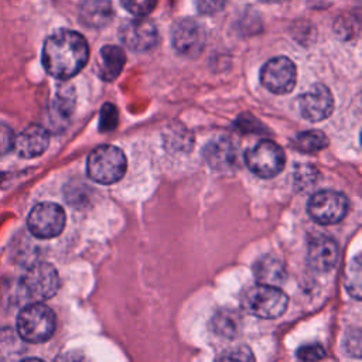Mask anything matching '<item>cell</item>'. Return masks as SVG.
Returning a JSON list of instances; mask_svg holds the SVG:
<instances>
[{"mask_svg": "<svg viewBox=\"0 0 362 362\" xmlns=\"http://www.w3.org/2000/svg\"><path fill=\"white\" fill-rule=\"evenodd\" d=\"M89 47L85 37L72 30H58L44 41L42 66L57 79H69L86 65Z\"/></svg>", "mask_w": 362, "mask_h": 362, "instance_id": "6da1fadb", "label": "cell"}, {"mask_svg": "<svg viewBox=\"0 0 362 362\" xmlns=\"http://www.w3.org/2000/svg\"><path fill=\"white\" fill-rule=\"evenodd\" d=\"M57 320L54 311L40 301L27 304L17 317L18 337L31 344L48 341L55 331Z\"/></svg>", "mask_w": 362, "mask_h": 362, "instance_id": "7a4b0ae2", "label": "cell"}, {"mask_svg": "<svg viewBox=\"0 0 362 362\" xmlns=\"http://www.w3.org/2000/svg\"><path fill=\"white\" fill-rule=\"evenodd\" d=\"M126 167L124 153L110 144H103L92 150L86 163L89 178L103 185L117 182L124 175Z\"/></svg>", "mask_w": 362, "mask_h": 362, "instance_id": "3957f363", "label": "cell"}, {"mask_svg": "<svg viewBox=\"0 0 362 362\" xmlns=\"http://www.w3.org/2000/svg\"><path fill=\"white\" fill-rule=\"evenodd\" d=\"M243 307L257 318L272 320L284 314L288 305V297L277 286L256 284L243 294Z\"/></svg>", "mask_w": 362, "mask_h": 362, "instance_id": "277c9868", "label": "cell"}, {"mask_svg": "<svg viewBox=\"0 0 362 362\" xmlns=\"http://www.w3.org/2000/svg\"><path fill=\"white\" fill-rule=\"evenodd\" d=\"M245 161L253 174L262 178H272L283 170L286 156L277 143L262 140L245 153Z\"/></svg>", "mask_w": 362, "mask_h": 362, "instance_id": "5b68a950", "label": "cell"}, {"mask_svg": "<svg viewBox=\"0 0 362 362\" xmlns=\"http://www.w3.org/2000/svg\"><path fill=\"white\" fill-rule=\"evenodd\" d=\"M21 286L33 301L42 303L58 291L59 277L52 264L37 262L25 270L21 279Z\"/></svg>", "mask_w": 362, "mask_h": 362, "instance_id": "8992f818", "label": "cell"}, {"mask_svg": "<svg viewBox=\"0 0 362 362\" xmlns=\"http://www.w3.org/2000/svg\"><path fill=\"white\" fill-rule=\"evenodd\" d=\"M65 211L55 202L37 204L27 216L28 230L40 239L58 236L65 228Z\"/></svg>", "mask_w": 362, "mask_h": 362, "instance_id": "52a82bcc", "label": "cell"}, {"mask_svg": "<svg viewBox=\"0 0 362 362\" xmlns=\"http://www.w3.org/2000/svg\"><path fill=\"white\" fill-rule=\"evenodd\" d=\"M348 198L338 191L324 189L314 194L308 201L310 216L322 225L338 223L348 214Z\"/></svg>", "mask_w": 362, "mask_h": 362, "instance_id": "ba28073f", "label": "cell"}, {"mask_svg": "<svg viewBox=\"0 0 362 362\" xmlns=\"http://www.w3.org/2000/svg\"><path fill=\"white\" fill-rule=\"evenodd\" d=\"M296 65L287 57H276L269 59L260 71L262 85L277 95L288 93L296 85Z\"/></svg>", "mask_w": 362, "mask_h": 362, "instance_id": "9c48e42d", "label": "cell"}, {"mask_svg": "<svg viewBox=\"0 0 362 362\" xmlns=\"http://www.w3.org/2000/svg\"><path fill=\"white\" fill-rule=\"evenodd\" d=\"M171 40L175 51L187 58H197L206 41L205 30L204 27L192 20V18H184L175 23L171 33Z\"/></svg>", "mask_w": 362, "mask_h": 362, "instance_id": "30bf717a", "label": "cell"}, {"mask_svg": "<svg viewBox=\"0 0 362 362\" xmlns=\"http://www.w3.org/2000/svg\"><path fill=\"white\" fill-rule=\"evenodd\" d=\"M119 37L129 49L134 52H147L156 47L158 31L150 20L134 18L120 27Z\"/></svg>", "mask_w": 362, "mask_h": 362, "instance_id": "8fae6325", "label": "cell"}, {"mask_svg": "<svg viewBox=\"0 0 362 362\" xmlns=\"http://www.w3.org/2000/svg\"><path fill=\"white\" fill-rule=\"evenodd\" d=\"M300 112L310 122H321L334 110V98L331 90L322 83L313 85L298 98Z\"/></svg>", "mask_w": 362, "mask_h": 362, "instance_id": "7c38bea8", "label": "cell"}, {"mask_svg": "<svg viewBox=\"0 0 362 362\" xmlns=\"http://www.w3.org/2000/svg\"><path fill=\"white\" fill-rule=\"evenodd\" d=\"M49 144V133L40 124H31L14 137L13 150L23 158L41 156Z\"/></svg>", "mask_w": 362, "mask_h": 362, "instance_id": "4fadbf2b", "label": "cell"}, {"mask_svg": "<svg viewBox=\"0 0 362 362\" xmlns=\"http://www.w3.org/2000/svg\"><path fill=\"white\" fill-rule=\"evenodd\" d=\"M338 245L329 236H317L310 240L307 250V263L317 272L331 270L338 260Z\"/></svg>", "mask_w": 362, "mask_h": 362, "instance_id": "5bb4252c", "label": "cell"}, {"mask_svg": "<svg viewBox=\"0 0 362 362\" xmlns=\"http://www.w3.org/2000/svg\"><path fill=\"white\" fill-rule=\"evenodd\" d=\"M204 158L218 171H229L235 168L238 161V148L228 137L211 140L204 148Z\"/></svg>", "mask_w": 362, "mask_h": 362, "instance_id": "9a60e30c", "label": "cell"}, {"mask_svg": "<svg viewBox=\"0 0 362 362\" xmlns=\"http://www.w3.org/2000/svg\"><path fill=\"white\" fill-rule=\"evenodd\" d=\"M124 64H126V57L120 47L105 45L99 51V58L96 64L98 75L100 79L106 82H112L120 75Z\"/></svg>", "mask_w": 362, "mask_h": 362, "instance_id": "2e32d148", "label": "cell"}, {"mask_svg": "<svg viewBox=\"0 0 362 362\" xmlns=\"http://www.w3.org/2000/svg\"><path fill=\"white\" fill-rule=\"evenodd\" d=\"M79 18L88 27H105L113 18L112 4L107 0H86L81 6Z\"/></svg>", "mask_w": 362, "mask_h": 362, "instance_id": "e0dca14e", "label": "cell"}, {"mask_svg": "<svg viewBox=\"0 0 362 362\" xmlns=\"http://www.w3.org/2000/svg\"><path fill=\"white\" fill-rule=\"evenodd\" d=\"M255 273L260 284H269V286H277L286 277V270L283 263L279 259L272 256L260 259L256 263Z\"/></svg>", "mask_w": 362, "mask_h": 362, "instance_id": "ac0fdd59", "label": "cell"}, {"mask_svg": "<svg viewBox=\"0 0 362 362\" xmlns=\"http://www.w3.org/2000/svg\"><path fill=\"white\" fill-rule=\"evenodd\" d=\"M291 146L301 153H315L328 146V139L320 130H305L294 137Z\"/></svg>", "mask_w": 362, "mask_h": 362, "instance_id": "d6986e66", "label": "cell"}, {"mask_svg": "<svg viewBox=\"0 0 362 362\" xmlns=\"http://www.w3.org/2000/svg\"><path fill=\"white\" fill-rule=\"evenodd\" d=\"M212 325L218 335L233 338L239 331L240 317L233 310H222L216 315H214Z\"/></svg>", "mask_w": 362, "mask_h": 362, "instance_id": "ffe728a7", "label": "cell"}, {"mask_svg": "<svg viewBox=\"0 0 362 362\" xmlns=\"http://www.w3.org/2000/svg\"><path fill=\"white\" fill-rule=\"evenodd\" d=\"M74 102H75V98H74L72 89L58 93V96L54 99L52 109H51V117L54 123L66 124V122L69 120L74 112V105H75Z\"/></svg>", "mask_w": 362, "mask_h": 362, "instance_id": "44dd1931", "label": "cell"}, {"mask_svg": "<svg viewBox=\"0 0 362 362\" xmlns=\"http://www.w3.org/2000/svg\"><path fill=\"white\" fill-rule=\"evenodd\" d=\"M361 256L358 255L351 260L345 274V286L349 294L356 300L361 298Z\"/></svg>", "mask_w": 362, "mask_h": 362, "instance_id": "7402d4cb", "label": "cell"}, {"mask_svg": "<svg viewBox=\"0 0 362 362\" xmlns=\"http://www.w3.org/2000/svg\"><path fill=\"white\" fill-rule=\"evenodd\" d=\"M215 362H255V356L249 346L235 345L222 351Z\"/></svg>", "mask_w": 362, "mask_h": 362, "instance_id": "603a6c76", "label": "cell"}, {"mask_svg": "<svg viewBox=\"0 0 362 362\" xmlns=\"http://www.w3.org/2000/svg\"><path fill=\"white\" fill-rule=\"evenodd\" d=\"M18 338L11 332V329L6 328L0 331V361L10 362L11 355L16 351V345H18Z\"/></svg>", "mask_w": 362, "mask_h": 362, "instance_id": "cb8c5ba5", "label": "cell"}, {"mask_svg": "<svg viewBox=\"0 0 362 362\" xmlns=\"http://www.w3.org/2000/svg\"><path fill=\"white\" fill-rule=\"evenodd\" d=\"M120 3L130 14L144 17L154 10L157 0H120Z\"/></svg>", "mask_w": 362, "mask_h": 362, "instance_id": "d4e9b609", "label": "cell"}, {"mask_svg": "<svg viewBox=\"0 0 362 362\" xmlns=\"http://www.w3.org/2000/svg\"><path fill=\"white\" fill-rule=\"evenodd\" d=\"M119 122V113L115 105L105 103L100 109V117H99V129L102 132H110L117 126Z\"/></svg>", "mask_w": 362, "mask_h": 362, "instance_id": "484cf974", "label": "cell"}, {"mask_svg": "<svg viewBox=\"0 0 362 362\" xmlns=\"http://www.w3.org/2000/svg\"><path fill=\"white\" fill-rule=\"evenodd\" d=\"M297 356L304 362H314L325 356V349L320 344H308L298 348Z\"/></svg>", "mask_w": 362, "mask_h": 362, "instance_id": "4316f807", "label": "cell"}, {"mask_svg": "<svg viewBox=\"0 0 362 362\" xmlns=\"http://www.w3.org/2000/svg\"><path fill=\"white\" fill-rule=\"evenodd\" d=\"M14 137L16 136H14L13 130L7 124L0 123V156L7 154L13 150Z\"/></svg>", "mask_w": 362, "mask_h": 362, "instance_id": "83f0119b", "label": "cell"}, {"mask_svg": "<svg viewBox=\"0 0 362 362\" xmlns=\"http://www.w3.org/2000/svg\"><path fill=\"white\" fill-rule=\"evenodd\" d=\"M226 0H195V6L202 14H215L221 11Z\"/></svg>", "mask_w": 362, "mask_h": 362, "instance_id": "f1b7e54d", "label": "cell"}, {"mask_svg": "<svg viewBox=\"0 0 362 362\" xmlns=\"http://www.w3.org/2000/svg\"><path fill=\"white\" fill-rule=\"evenodd\" d=\"M55 362H89L86 356L78 351H68L61 354Z\"/></svg>", "mask_w": 362, "mask_h": 362, "instance_id": "f546056e", "label": "cell"}, {"mask_svg": "<svg viewBox=\"0 0 362 362\" xmlns=\"http://www.w3.org/2000/svg\"><path fill=\"white\" fill-rule=\"evenodd\" d=\"M20 362H44V361H41V359H38V358H27V359H23V361H20Z\"/></svg>", "mask_w": 362, "mask_h": 362, "instance_id": "4dcf8cb0", "label": "cell"}, {"mask_svg": "<svg viewBox=\"0 0 362 362\" xmlns=\"http://www.w3.org/2000/svg\"><path fill=\"white\" fill-rule=\"evenodd\" d=\"M263 1H280V0H263Z\"/></svg>", "mask_w": 362, "mask_h": 362, "instance_id": "1f68e13d", "label": "cell"}]
</instances>
